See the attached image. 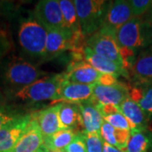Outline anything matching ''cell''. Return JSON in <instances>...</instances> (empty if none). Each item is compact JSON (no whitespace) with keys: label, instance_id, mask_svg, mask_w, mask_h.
Returning a JSON list of instances; mask_svg holds the SVG:
<instances>
[{"label":"cell","instance_id":"1","mask_svg":"<svg viewBox=\"0 0 152 152\" xmlns=\"http://www.w3.org/2000/svg\"><path fill=\"white\" fill-rule=\"evenodd\" d=\"M47 76H48V73L38 69L27 60L14 57L4 66L2 79L8 91L14 95Z\"/></svg>","mask_w":152,"mask_h":152},{"label":"cell","instance_id":"2","mask_svg":"<svg viewBox=\"0 0 152 152\" xmlns=\"http://www.w3.org/2000/svg\"><path fill=\"white\" fill-rule=\"evenodd\" d=\"M120 48L142 51L152 46V22L141 18H134L116 31Z\"/></svg>","mask_w":152,"mask_h":152},{"label":"cell","instance_id":"3","mask_svg":"<svg viewBox=\"0 0 152 152\" xmlns=\"http://www.w3.org/2000/svg\"><path fill=\"white\" fill-rule=\"evenodd\" d=\"M64 80V73L44 77L15 93L13 98L18 102L26 105L45 101H58L60 86Z\"/></svg>","mask_w":152,"mask_h":152},{"label":"cell","instance_id":"4","mask_svg":"<svg viewBox=\"0 0 152 152\" xmlns=\"http://www.w3.org/2000/svg\"><path fill=\"white\" fill-rule=\"evenodd\" d=\"M80 26L85 37H91L103 26L109 3L103 0H75Z\"/></svg>","mask_w":152,"mask_h":152},{"label":"cell","instance_id":"5","mask_svg":"<svg viewBox=\"0 0 152 152\" xmlns=\"http://www.w3.org/2000/svg\"><path fill=\"white\" fill-rule=\"evenodd\" d=\"M46 29L34 18L25 19L20 22L18 38L24 52L33 57L46 58Z\"/></svg>","mask_w":152,"mask_h":152},{"label":"cell","instance_id":"6","mask_svg":"<svg viewBox=\"0 0 152 152\" xmlns=\"http://www.w3.org/2000/svg\"><path fill=\"white\" fill-rule=\"evenodd\" d=\"M86 46L98 55L124 68L116 31L102 27L98 31L88 37Z\"/></svg>","mask_w":152,"mask_h":152},{"label":"cell","instance_id":"7","mask_svg":"<svg viewBox=\"0 0 152 152\" xmlns=\"http://www.w3.org/2000/svg\"><path fill=\"white\" fill-rule=\"evenodd\" d=\"M33 17L46 31L65 27L58 0L39 1L34 8Z\"/></svg>","mask_w":152,"mask_h":152},{"label":"cell","instance_id":"8","mask_svg":"<svg viewBox=\"0 0 152 152\" xmlns=\"http://www.w3.org/2000/svg\"><path fill=\"white\" fill-rule=\"evenodd\" d=\"M32 118L33 114H20L0 129V152H10L13 150Z\"/></svg>","mask_w":152,"mask_h":152},{"label":"cell","instance_id":"9","mask_svg":"<svg viewBox=\"0 0 152 152\" xmlns=\"http://www.w3.org/2000/svg\"><path fill=\"white\" fill-rule=\"evenodd\" d=\"M128 97L129 86L118 81L111 86L94 85L91 100L99 105L112 104L119 107Z\"/></svg>","mask_w":152,"mask_h":152},{"label":"cell","instance_id":"10","mask_svg":"<svg viewBox=\"0 0 152 152\" xmlns=\"http://www.w3.org/2000/svg\"><path fill=\"white\" fill-rule=\"evenodd\" d=\"M134 18L129 0L110 1L102 27L117 31L118 28Z\"/></svg>","mask_w":152,"mask_h":152},{"label":"cell","instance_id":"11","mask_svg":"<svg viewBox=\"0 0 152 152\" xmlns=\"http://www.w3.org/2000/svg\"><path fill=\"white\" fill-rule=\"evenodd\" d=\"M64 75L68 81L83 85H96L102 74L83 59L73 61Z\"/></svg>","mask_w":152,"mask_h":152},{"label":"cell","instance_id":"12","mask_svg":"<svg viewBox=\"0 0 152 152\" xmlns=\"http://www.w3.org/2000/svg\"><path fill=\"white\" fill-rule=\"evenodd\" d=\"M43 135L36 118V115L33 113L32 119L26 130L10 152H37L43 145Z\"/></svg>","mask_w":152,"mask_h":152},{"label":"cell","instance_id":"13","mask_svg":"<svg viewBox=\"0 0 152 152\" xmlns=\"http://www.w3.org/2000/svg\"><path fill=\"white\" fill-rule=\"evenodd\" d=\"M94 85H83L68 81L62 82L58 91V101L80 103L91 100L92 97Z\"/></svg>","mask_w":152,"mask_h":152},{"label":"cell","instance_id":"14","mask_svg":"<svg viewBox=\"0 0 152 152\" xmlns=\"http://www.w3.org/2000/svg\"><path fill=\"white\" fill-rule=\"evenodd\" d=\"M83 57L85 61H86L90 65L92 66L101 74L112 75L116 76L117 78L118 76H128V71L124 68L120 67L115 63L98 55L90 48H88L86 45L83 49Z\"/></svg>","mask_w":152,"mask_h":152},{"label":"cell","instance_id":"15","mask_svg":"<svg viewBox=\"0 0 152 152\" xmlns=\"http://www.w3.org/2000/svg\"><path fill=\"white\" fill-rule=\"evenodd\" d=\"M80 109L83 121V133H99L104 123V118L92 100L77 103Z\"/></svg>","mask_w":152,"mask_h":152},{"label":"cell","instance_id":"16","mask_svg":"<svg viewBox=\"0 0 152 152\" xmlns=\"http://www.w3.org/2000/svg\"><path fill=\"white\" fill-rule=\"evenodd\" d=\"M130 71L136 83L152 82V46L138 53Z\"/></svg>","mask_w":152,"mask_h":152},{"label":"cell","instance_id":"17","mask_svg":"<svg viewBox=\"0 0 152 152\" xmlns=\"http://www.w3.org/2000/svg\"><path fill=\"white\" fill-rule=\"evenodd\" d=\"M120 112L124 115L131 125V131H146L148 115L130 98L128 97L119 106Z\"/></svg>","mask_w":152,"mask_h":152},{"label":"cell","instance_id":"18","mask_svg":"<svg viewBox=\"0 0 152 152\" xmlns=\"http://www.w3.org/2000/svg\"><path fill=\"white\" fill-rule=\"evenodd\" d=\"M58 111L59 104H57L40 111L38 113H35L43 138L63 129L60 123Z\"/></svg>","mask_w":152,"mask_h":152},{"label":"cell","instance_id":"19","mask_svg":"<svg viewBox=\"0 0 152 152\" xmlns=\"http://www.w3.org/2000/svg\"><path fill=\"white\" fill-rule=\"evenodd\" d=\"M58 116L63 129L75 131L83 128L81 112L77 103H59Z\"/></svg>","mask_w":152,"mask_h":152},{"label":"cell","instance_id":"20","mask_svg":"<svg viewBox=\"0 0 152 152\" xmlns=\"http://www.w3.org/2000/svg\"><path fill=\"white\" fill-rule=\"evenodd\" d=\"M129 97L148 116L152 115V82L136 83L129 86Z\"/></svg>","mask_w":152,"mask_h":152},{"label":"cell","instance_id":"21","mask_svg":"<svg viewBox=\"0 0 152 152\" xmlns=\"http://www.w3.org/2000/svg\"><path fill=\"white\" fill-rule=\"evenodd\" d=\"M100 135L104 142L125 151L130 139L131 131L116 129L104 121L100 129Z\"/></svg>","mask_w":152,"mask_h":152},{"label":"cell","instance_id":"22","mask_svg":"<svg viewBox=\"0 0 152 152\" xmlns=\"http://www.w3.org/2000/svg\"><path fill=\"white\" fill-rule=\"evenodd\" d=\"M77 134L70 129H61L52 135L44 137L43 145L52 151H64Z\"/></svg>","mask_w":152,"mask_h":152},{"label":"cell","instance_id":"23","mask_svg":"<svg viewBox=\"0 0 152 152\" xmlns=\"http://www.w3.org/2000/svg\"><path fill=\"white\" fill-rule=\"evenodd\" d=\"M65 28L73 32H80V26L78 20L77 11L74 1L71 0H58ZM82 32V31H81Z\"/></svg>","mask_w":152,"mask_h":152},{"label":"cell","instance_id":"24","mask_svg":"<svg viewBox=\"0 0 152 152\" xmlns=\"http://www.w3.org/2000/svg\"><path fill=\"white\" fill-rule=\"evenodd\" d=\"M151 146V138L146 131H131L129 141L125 152H148Z\"/></svg>","mask_w":152,"mask_h":152},{"label":"cell","instance_id":"25","mask_svg":"<svg viewBox=\"0 0 152 152\" xmlns=\"http://www.w3.org/2000/svg\"><path fill=\"white\" fill-rule=\"evenodd\" d=\"M83 134H85L87 152H103L104 141L99 133H83Z\"/></svg>","mask_w":152,"mask_h":152},{"label":"cell","instance_id":"26","mask_svg":"<svg viewBox=\"0 0 152 152\" xmlns=\"http://www.w3.org/2000/svg\"><path fill=\"white\" fill-rule=\"evenodd\" d=\"M104 121H106L107 123H108L109 124H111L116 129L131 131V125L129 122L121 112L104 118Z\"/></svg>","mask_w":152,"mask_h":152},{"label":"cell","instance_id":"27","mask_svg":"<svg viewBox=\"0 0 152 152\" xmlns=\"http://www.w3.org/2000/svg\"><path fill=\"white\" fill-rule=\"evenodd\" d=\"M134 18H140L151 10V0H129Z\"/></svg>","mask_w":152,"mask_h":152},{"label":"cell","instance_id":"28","mask_svg":"<svg viewBox=\"0 0 152 152\" xmlns=\"http://www.w3.org/2000/svg\"><path fill=\"white\" fill-rule=\"evenodd\" d=\"M65 152H87L85 134L78 133L70 144L64 149Z\"/></svg>","mask_w":152,"mask_h":152},{"label":"cell","instance_id":"29","mask_svg":"<svg viewBox=\"0 0 152 152\" xmlns=\"http://www.w3.org/2000/svg\"><path fill=\"white\" fill-rule=\"evenodd\" d=\"M19 115L20 114H19L12 109L9 108L7 106L0 108V129L4 127L6 124H8L10 121L15 118Z\"/></svg>","mask_w":152,"mask_h":152},{"label":"cell","instance_id":"30","mask_svg":"<svg viewBox=\"0 0 152 152\" xmlns=\"http://www.w3.org/2000/svg\"><path fill=\"white\" fill-rule=\"evenodd\" d=\"M96 105H97L98 108L100 110V112H101V113L102 115L103 118H106V117H108V116H111V115L120 113L119 107H117L115 105H112V104H107V105H99V104H96Z\"/></svg>","mask_w":152,"mask_h":152},{"label":"cell","instance_id":"31","mask_svg":"<svg viewBox=\"0 0 152 152\" xmlns=\"http://www.w3.org/2000/svg\"><path fill=\"white\" fill-rule=\"evenodd\" d=\"M117 82H118L117 77L112 75H106V74H102L101 77L99 78L98 82L96 84H100V85H104V86H111V85H114Z\"/></svg>","mask_w":152,"mask_h":152},{"label":"cell","instance_id":"32","mask_svg":"<svg viewBox=\"0 0 152 152\" xmlns=\"http://www.w3.org/2000/svg\"><path fill=\"white\" fill-rule=\"evenodd\" d=\"M12 10V3L7 1H0V15L8 13Z\"/></svg>","mask_w":152,"mask_h":152},{"label":"cell","instance_id":"33","mask_svg":"<svg viewBox=\"0 0 152 152\" xmlns=\"http://www.w3.org/2000/svg\"><path fill=\"white\" fill-rule=\"evenodd\" d=\"M103 152H125L124 151H121L119 149L109 145L107 143H103Z\"/></svg>","mask_w":152,"mask_h":152},{"label":"cell","instance_id":"34","mask_svg":"<svg viewBox=\"0 0 152 152\" xmlns=\"http://www.w3.org/2000/svg\"><path fill=\"white\" fill-rule=\"evenodd\" d=\"M39 152H65V151H64H64H52V150H48V149H47V148L44 146V145H42V146L39 149Z\"/></svg>","mask_w":152,"mask_h":152},{"label":"cell","instance_id":"35","mask_svg":"<svg viewBox=\"0 0 152 152\" xmlns=\"http://www.w3.org/2000/svg\"><path fill=\"white\" fill-rule=\"evenodd\" d=\"M4 107H5V105H4V99L2 94L0 92V108H2Z\"/></svg>","mask_w":152,"mask_h":152},{"label":"cell","instance_id":"36","mask_svg":"<svg viewBox=\"0 0 152 152\" xmlns=\"http://www.w3.org/2000/svg\"><path fill=\"white\" fill-rule=\"evenodd\" d=\"M149 12H150V17H149L148 19H149L150 20H152V1H151V10H150Z\"/></svg>","mask_w":152,"mask_h":152},{"label":"cell","instance_id":"37","mask_svg":"<svg viewBox=\"0 0 152 152\" xmlns=\"http://www.w3.org/2000/svg\"><path fill=\"white\" fill-rule=\"evenodd\" d=\"M148 20H149V19H148ZM150 21H151V22H152V20H150Z\"/></svg>","mask_w":152,"mask_h":152},{"label":"cell","instance_id":"38","mask_svg":"<svg viewBox=\"0 0 152 152\" xmlns=\"http://www.w3.org/2000/svg\"><path fill=\"white\" fill-rule=\"evenodd\" d=\"M37 152H39V150H38V151Z\"/></svg>","mask_w":152,"mask_h":152},{"label":"cell","instance_id":"39","mask_svg":"<svg viewBox=\"0 0 152 152\" xmlns=\"http://www.w3.org/2000/svg\"><path fill=\"white\" fill-rule=\"evenodd\" d=\"M0 47H1V44H0Z\"/></svg>","mask_w":152,"mask_h":152}]
</instances>
